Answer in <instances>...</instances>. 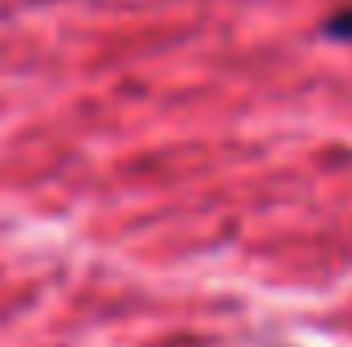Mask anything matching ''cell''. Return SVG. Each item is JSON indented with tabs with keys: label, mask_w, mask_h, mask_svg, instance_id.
<instances>
[{
	"label": "cell",
	"mask_w": 352,
	"mask_h": 347,
	"mask_svg": "<svg viewBox=\"0 0 352 347\" xmlns=\"http://www.w3.org/2000/svg\"><path fill=\"white\" fill-rule=\"evenodd\" d=\"M324 37H332V41H352V4L340 8V12H332V16L324 21Z\"/></svg>",
	"instance_id": "cell-1"
}]
</instances>
